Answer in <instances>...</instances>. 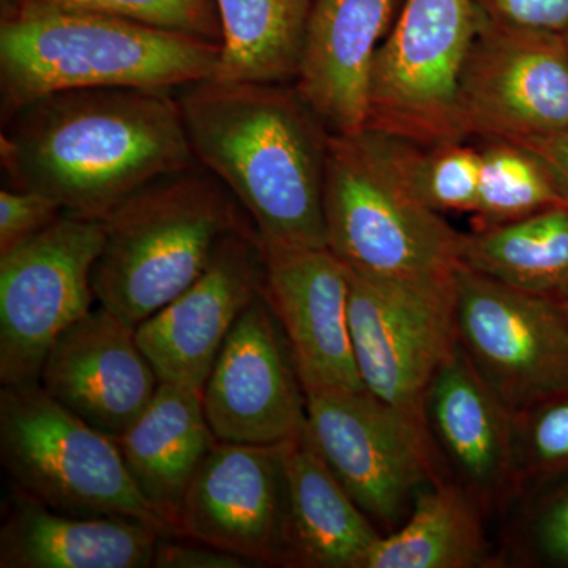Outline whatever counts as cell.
Masks as SVG:
<instances>
[{
  "instance_id": "6",
  "label": "cell",
  "mask_w": 568,
  "mask_h": 568,
  "mask_svg": "<svg viewBox=\"0 0 568 568\" xmlns=\"http://www.w3.org/2000/svg\"><path fill=\"white\" fill-rule=\"evenodd\" d=\"M0 462L13 489L61 514L140 519L174 537L136 488L118 443L37 384L0 390Z\"/></svg>"
},
{
  "instance_id": "3",
  "label": "cell",
  "mask_w": 568,
  "mask_h": 568,
  "mask_svg": "<svg viewBox=\"0 0 568 568\" xmlns=\"http://www.w3.org/2000/svg\"><path fill=\"white\" fill-rule=\"evenodd\" d=\"M410 145L373 126L332 134L327 248L366 282L454 305L463 233L418 193Z\"/></svg>"
},
{
  "instance_id": "13",
  "label": "cell",
  "mask_w": 568,
  "mask_h": 568,
  "mask_svg": "<svg viewBox=\"0 0 568 568\" xmlns=\"http://www.w3.org/2000/svg\"><path fill=\"white\" fill-rule=\"evenodd\" d=\"M287 528L284 443L216 440L183 499L178 537L233 552L254 566L287 567Z\"/></svg>"
},
{
  "instance_id": "26",
  "label": "cell",
  "mask_w": 568,
  "mask_h": 568,
  "mask_svg": "<svg viewBox=\"0 0 568 568\" xmlns=\"http://www.w3.org/2000/svg\"><path fill=\"white\" fill-rule=\"evenodd\" d=\"M480 183L476 209L477 226L517 222L545 209L564 204L547 168L518 142L481 140Z\"/></svg>"
},
{
  "instance_id": "12",
  "label": "cell",
  "mask_w": 568,
  "mask_h": 568,
  "mask_svg": "<svg viewBox=\"0 0 568 568\" xmlns=\"http://www.w3.org/2000/svg\"><path fill=\"white\" fill-rule=\"evenodd\" d=\"M349 278L351 339L362 386L429 443L425 396L457 346L455 304L379 286L351 272Z\"/></svg>"
},
{
  "instance_id": "23",
  "label": "cell",
  "mask_w": 568,
  "mask_h": 568,
  "mask_svg": "<svg viewBox=\"0 0 568 568\" xmlns=\"http://www.w3.org/2000/svg\"><path fill=\"white\" fill-rule=\"evenodd\" d=\"M485 511L465 489L443 478L417 496L406 521L369 549L362 568L487 566Z\"/></svg>"
},
{
  "instance_id": "33",
  "label": "cell",
  "mask_w": 568,
  "mask_h": 568,
  "mask_svg": "<svg viewBox=\"0 0 568 568\" xmlns=\"http://www.w3.org/2000/svg\"><path fill=\"white\" fill-rule=\"evenodd\" d=\"M248 559L223 551L203 541L182 537H162L153 552L155 568H245Z\"/></svg>"
},
{
  "instance_id": "16",
  "label": "cell",
  "mask_w": 568,
  "mask_h": 568,
  "mask_svg": "<svg viewBox=\"0 0 568 568\" xmlns=\"http://www.w3.org/2000/svg\"><path fill=\"white\" fill-rule=\"evenodd\" d=\"M424 414L440 476L465 489L487 517L525 496L514 413L478 376L458 342L429 384Z\"/></svg>"
},
{
  "instance_id": "10",
  "label": "cell",
  "mask_w": 568,
  "mask_h": 568,
  "mask_svg": "<svg viewBox=\"0 0 568 568\" xmlns=\"http://www.w3.org/2000/svg\"><path fill=\"white\" fill-rule=\"evenodd\" d=\"M454 317L458 345L511 413L568 387V317L558 302L462 264Z\"/></svg>"
},
{
  "instance_id": "30",
  "label": "cell",
  "mask_w": 568,
  "mask_h": 568,
  "mask_svg": "<svg viewBox=\"0 0 568 568\" xmlns=\"http://www.w3.org/2000/svg\"><path fill=\"white\" fill-rule=\"evenodd\" d=\"M538 489L544 493L523 519L519 555L537 566L568 568V476Z\"/></svg>"
},
{
  "instance_id": "21",
  "label": "cell",
  "mask_w": 568,
  "mask_h": 568,
  "mask_svg": "<svg viewBox=\"0 0 568 568\" xmlns=\"http://www.w3.org/2000/svg\"><path fill=\"white\" fill-rule=\"evenodd\" d=\"M115 443L134 485L178 537L183 499L216 444L203 390L160 383L144 413Z\"/></svg>"
},
{
  "instance_id": "28",
  "label": "cell",
  "mask_w": 568,
  "mask_h": 568,
  "mask_svg": "<svg viewBox=\"0 0 568 568\" xmlns=\"http://www.w3.org/2000/svg\"><path fill=\"white\" fill-rule=\"evenodd\" d=\"M466 141V140H465ZM465 141L410 145V173L418 193L440 213H473L480 183V145Z\"/></svg>"
},
{
  "instance_id": "22",
  "label": "cell",
  "mask_w": 568,
  "mask_h": 568,
  "mask_svg": "<svg viewBox=\"0 0 568 568\" xmlns=\"http://www.w3.org/2000/svg\"><path fill=\"white\" fill-rule=\"evenodd\" d=\"M290 528L287 567L362 568L379 529L336 480L306 425L284 443Z\"/></svg>"
},
{
  "instance_id": "25",
  "label": "cell",
  "mask_w": 568,
  "mask_h": 568,
  "mask_svg": "<svg viewBox=\"0 0 568 568\" xmlns=\"http://www.w3.org/2000/svg\"><path fill=\"white\" fill-rule=\"evenodd\" d=\"M222 20L224 81H294L315 0H215Z\"/></svg>"
},
{
  "instance_id": "36",
  "label": "cell",
  "mask_w": 568,
  "mask_h": 568,
  "mask_svg": "<svg viewBox=\"0 0 568 568\" xmlns=\"http://www.w3.org/2000/svg\"><path fill=\"white\" fill-rule=\"evenodd\" d=\"M564 37H566V41H567V44H568V26H567L566 31H564Z\"/></svg>"
},
{
  "instance_id": "29",
  "label": "cell",
  "mask_w": 568,
  "mask_h": 568,
  "mask_svg": "<svg viewBox=\"0 0 568 568\" xmlns=\"http://www.w3.org/2000/svg\"><path fill=\"white\" fill-rule=\"evenodd\" d=\"M97 11L166 31L190 33L222 44L223 28L215 0H43Z\"/></svg>"
},
{
  "instance_id": "8",
  "label": "cell",
  "mask_w": 568,
  "mask_h": 568,
  "mask_svg": "<svg viewBox=\"0 0 568 568\" xmlns=\"http://www.w3.org/2000/svg\"><path fill=\"white\" fill-rule=\"evenodd\" d=\"M104 222L63 212L0 256V383L37 384L51 346L97 304Z\"/></svg>"
},
{
  "instance_id": "5",
  "label": "cell",
  "mask_w": 568,
  "mask_h": 568,
  "mask_svg": "<svg viewBox=\"0 0 568 568\" xmlns=\"http://www.w3.org/2000/svg\"><path fill=\"white\" fill-rule=\"evenodd\" d=\"M250 224L201 164L155 179L104 220L92 272L97 305L136 327L196 282L224 239Z\"/></svg>"
},
{
  "instance_id": "31",
  "label": "cell",
  "mask_w": 568,
  "mask_h": 568,
  "mask_svg": "<svg viewBox=\"0 0 568 568\" xmlns=\"http://www.w3.org/2000/svg\"><path fill=\"white\" fill-rule=\"evenodd\" d=\"M65 212L47 194L32 190H0V256L54 223Z\"/></svg>"
},
{
  "instance_id": "11",
  "label": "cell",
  "mask_w": 568,
  "mask_h": 568,
  "mask_svg": "<svg viewBox=\"0 0 568 568\" xmlns=\"http://www.w3.org/2000/svg\"><path fill=\"white\" fill-rule=\"evenodd\" d=\"M463 140L526 142L568 130L562 32L481 18L458 89Z\"/></svg>"
},
{
  "instance_id": "34",
  "label": "cell",
  "mask_w": 568,
  "mask_h": 568,
  "mask_svg": "<svg viewBox=\"0 0 568 568\" xmlns=\"http://www.w3.org/2000/svg\"><path fill=\"white\" fill-rule=\"evenodd\" d=\"M518 144L536 153L538 160L547 168L549 178L568 207V130L518 142Z\"/></svg>"
},
{
  "instance_id": "2",
  "label": "cell",
  "mask_w": 568,
  "mask_h": 568,
  "mask_svg": "<svg viewBox=\"0 0 568 568\" xmlns=\"http://www.w3.org/2000/svg\"><path fill=\"white\" fill-rule=\"evenodd\" d=\"M178 99L197 163L230 190L261 244L327 248L332 133L297 88L211 78Z\"/></svg>"
},
{
  "instance_id": "35",
  "label": "cell",
  "mask_w": 568,
  "mask_h": 568,
  "mask_svg": "<svg viewBox=\"0 0 568 568\" xmlns=\"http://www.w3.org/2000/svg\"><path fill=\"white\" fill-rule=\"evenodd\" d=\"M560 306H562L564 312H566V315L568 317V304H560Z\"/></svg>"
},
{
  "instance_id": "9",
  "label": "cell",
  "mask_w": 568,
  "mask_h": 568,
  "mask_svg": "<svg viewBox=\"0 0 568 568\" xmlns=\"http://www.w3.org/2000/svg\"><path fill=\"white\" fill-rule=\"evenodd\" d=\"M306 428L321 457L383 536L443 480L424 436L366 390L304 387Z\"/></svg>"
},
{
  "instance_id": "20",
  "label": "cell",
  "mask_w": 568,
  "mask_h": 568,
  "mask_svg": "<svg viewBox=\"0 0 568 568\" xmlns=\"http://www.w3.org/2000/svg\"><path fill=\"white\" fill-rule=\"evenodd\" d=\"M162 537L140 519L61 514L13 489L0 568H148Z\"/></svg>"
},
{
  "instance_id": "24",
  "label": "cell",
  "mask_w": 568,
  "mask_h": 568,
  "mask_svg": "<svg viewBox=\"0 0 568 568\" xmlns=\"http://www.w3.org/2000/svg\"><path fill=\"white\" fill-rule=\"evenodd\" d=\"M459 257L478 274L568 304V207L463 234Z\"/></svg>"
},
{
  "instance_id": "14",
  "label": "cell",
  "mask_w": 568,
  "mask_h": 568,
  "mask_svg": "<svg viewBox=\"0 0 568 568\" xmlns=\"http://www.w3.org/2000/svg\"><path fill=\"white\" fill-rule=\"evenodd\" d=\"M216 440L272 446L306 425L304 384L263 291L239 317L203 390Z\"/></svg>"
},
{
  "instance_id": "27",
  "label": "cell",
  "mask_w": 568,
  "mask_h": 568,
  "mask_svg": "<svg viewBox=\"0 0 568 568\" xmlns=\"http://www.w3.org/2000/svg\"><path fill=\"white\" fill-rule=\"evenodd\" d=\"M514 435L525 495L568 476V387L517 410Z\"/></svg>"
},
{
  "instance_id": "1",
  "label": "cell",
  "mask_w": 568,
  "mask_h": 568,
  "mask_svg": "<svg viewBox=\"0 0 568 568\" xmlns=\"http://www.w3.org/2000/svg\"><path fill=\"white\" fill-rule=\"evenodd\" d=\"M0 160L10 189L102 222L148 183L200 164L178 97L145 88L40 97L3 121Z\"/></svg>"
},
{
  "instance_id": "17",
  "label": "cell",
  "mask_w": 568,
  "mask_h": 568,
  "mask_svg": "<svg viewBox=\"0 0 568 568\" xmlns=\"http://www.w3.org/2000/svg\"><path fill=\"white\" fill-rule=\"evenodd\" d=\"M39 384L59 405L118 440L160 386L136 327L97 305L51 346Z\"/></svg>"
},
{
  "instance_id": "4",
  "label": "cell",
  "mask_w": 568,
  "mask_h": 568,
  "mask_svg": "<svg viewBox=\"0 0 568 568\" xmlns=\"http://www.w3.org/2000/svg\"><path fill=\"white\" fill-rule=\"evenodd\" d=\"M222 44L43 0H2V122L50 93L89 88L175 91L219 73Z\"/></svg>"
},
{
  "instance_id": "19",
  "label": "cell",
  "mask_w": 568,
  "mask_h": 568,
  "mask_svg": "<svg viewBox=\"0 0 568 568\" xmlns=\"http://www.w3.org/2000/svg\"><path fill=\"white\" fill-rule=\"evenodd\" d=\"M396 0H315L295 88L332 134L364 129L373 65Z\"/></svg>"
},
{
  "instance_id": "15",
  "label": "cell",
  "mask_w": 568,
  "mask_h": 568,
  "mask_svg": "<svg viewBox=\"0 0 568 568\" xmlns=\"http://www.w3.org/2000/svg\"><path fill=\"white\" fill-rule=\"evenodd\" d=\"M263 283V246L250 224L224 239L196 282L136 325L160 383L204 390L227 335Z\"/></svg>"
},
{
  "instance_id": "7",
  "label": "cell",
  "mask_w": 568,
  "mask_h": 568,
  "mask_svg": "<svg viewBox=\"0 0 568 568\" xmlns=\"http://www.w3.org/2000/svg\"><path fill=\"white\" fill-rule=\"evenodd\" d=\"M480 22L474 0H405L376 52L365 126L424 148L465 141L459 80Z\"/></svg>"
},
{
  "instance_id": "18",
  "label": "cell",
  "mask_w": 568,
  "mask_h": 568,
  "mask_svg": "<svg viewBox=\"0 0 568 568\" xmlns=\"http://www.w3.org/2000/svg\"><path fill=\"white\" fill-rule=\"evenodd\" d=\"M263 246V294L304 387L365 390L349 327V272L328 248Z\"/></svg>"
},
{
  "instance_id": "32",
  "label": "cell",
  "mask_w": 568,
  "mask_h": 568,
  "mask_svg": "<svg viewBox=\"0 0 568 568\" xmlns=\"http://www.w3.org/2000/svg\"><path fill=\"white\" fill-rule=\"evenodd\" d=\"M484 20L519 28L562 32L568 26V0H474Z\"/></svg>"
}]
</instances>
